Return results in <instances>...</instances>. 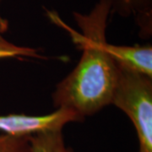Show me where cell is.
Wrapping results in <instances>:
<instances>
[{"mask_svg":"<svg viewBox=\"0 0 152 152\" xmlns=\"http://www.w3.org/2000/svg\"><path fill=\"white\" fill-rule=\"evenodd\" d=\"M118 66L112 103L123 111L135 129L139 152H152V77Z\"/></svg>","mask_w":152,"mask_h":152,"instance_id":"7a4b0ae2","label":"cell"},{"mask_svg":"<svg viewBox=\"0 0 152 152\" xmlns=\"http://www.w3.org/2000/svg\"><path fill=\"white\" fill-rule=\"evenodd\" d=\"M107 51L120 65L152 77V47L107 44Z\"/></svg>","mask_w":152,"mask_h":152,"instance_id":"277c9868","label":"cell"},{"mask_svg":"<svg viewBox=\"0 0 152 152\" xmlns=\"http://www.w3.org/2000/svg\"><path fill=\"white\" fill-rule=\"evenodd\" d=\"M0 3H1V0H0ZM8 29H9V21L8 20H6L2 16L0 13V35L3 36V34H4L8 31Z\"/></svg>","mask_w":152,"mask_h":152,"instance_id":"9c48e42d","label":"cell"},{"mask_svg":"<svg viewBox=\"0 0 152 152\" xmlns=\"http://www.w3.org/2000/svg\"><path fill=\"white\" fill-rule=\"evenodd\" d=\"M0 152H31L29 137L0 134Z\"/></svg>","mask_w":152,"mask_h":152,"instance_id":"ba28073f","label":"cell"},{"mask_svg":"<svg viewBox=\"0 0 152 152\" xmlns=\"http://www.w3.org/2000/svg\"><path fill=\"white\" fill-rule=\"evenodd\" d=\"M14 58L18 59L24 58H43L39 53V49L29 47H22L12 43L0 35V59Z\"/></svg>","mask_w":152,"mask_h":152,"instance_id":"52a82bcc","label":"cell"},{"mask_svg":"<svg viewBox=\"0 0 152 152\" xmlns=\"http://www.w3.org/2000/svg\"><path fill=\"white\" fill-rule=\"evenodd\" d=\"M112 15L134 17L143 37L151 35L152 0H111Z\"/></svg>","mask_w":152,"mask_h":152,"instance_id":"5b68a950","label":"cell"},{"mask_svg":"<svg viewBox=\"0 0 152 152\" xmlns=\"http://www.w3.org/2000/svg\"><path fill=\"white\" fill-rule=\"evenodd\" d=\"M31 152H76L66 145L63 130L48 131L30 136Z\"/></svg>","mask_w":152,"mask_h":152,"instance_id":"8992f818","label":"cell"},{"mask_svg":"<svg viewBox=\"0 0 152 152\" xmlns=\"http://www.w3.org/2000/svg\"><path fill=\"white\" fill-rule=\"evenodd\" d=\"M85 118L68 108H58L45 115L7 114L0 115V134L16 137H29L48 131L63 130L70 123L83 122Z\"/></svg>","mask_w":152,"mask_h":152,"instance_id":"3957f363","label":"cell"},{"mask_svg":"<svg viewBox=\"0 0 152 152\" xmlns=\"http://www.w3.org/2000/svg\"><path fill=\"white\" fill-rule=\"evenodd\" d=\"M49 19L70 35L82 51L76 67L57 85L52 95L56 109H71L83 118L92 116L111 105L118 75V66L107 51L106 31L111 0H99L88 14L74 12L80 32L66 25L56 12L47 11Z\"/></svg>","mask_w":152,"mask_h":152,"instance_id":"6da1fadb","label":"cell"}]
</instances>
